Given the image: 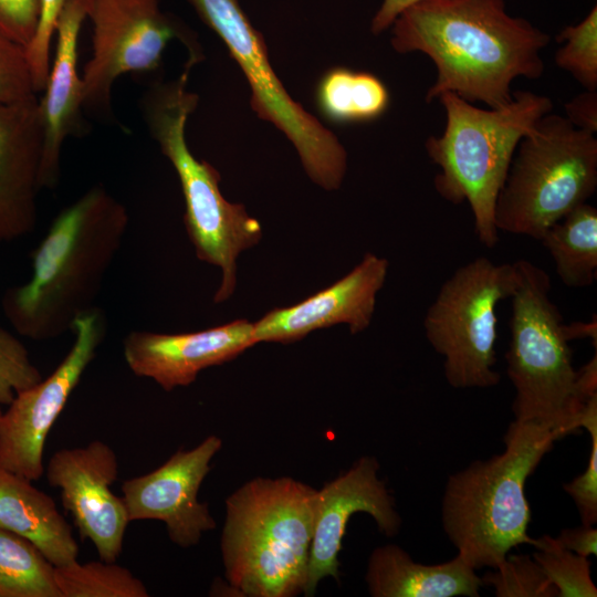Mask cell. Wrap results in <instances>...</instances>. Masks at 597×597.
Segmentation results:
<instances>
[{"mask_svg":"<svg viewBox=\"0 0 597 597\" xmlns=\"http://www.w3.org/2000/svg\"><path fill=\"white\" fill-rule=\"evenodd\" d=\"M390 28L396 52L423 53L436 66L427 103L453 93L489 108L511 101L515 78L542 76L541 53L551 41L530 21L509 14L505 0H425Z\"/></svg>","mask_w":597,"mask_h":597,"instance_id":"obj_1","label":"cell"},{"mask_svg":"<svg viewBox=\"0 0 597 597\" xmlns=\"http://www.w3.org/2000/svg\"><path fill=\"white\" fill-rule=\"evenodd\" d=\"M129 222L126 207L95 186L64 208L32 253L28 282L2 296L13 328L33 341L72 332L93 307Z\"/></svg>","mask_w":597,"mask_h":597,"instance_id":"obj_2","label":"cell"},{"mask_svg":"<svg viewBox=\"0 0 597 597\" xmlns=\"http://www.w3.org/2000/svg\"><path fill=\"white\" fill-rule=\"evenodd\" d=\"M317 490L291 476L254 478L226 500L224 577L240 596L304 593Z\"/></svg>","mask_w":597,"mask_h":597,"instance_id":"obj_3","label":"cell"},{"mask_svg":"<svg viewBox=\"0 0 597 597\" xmlns=\"http://www.w3.org/2000/svg\"><path fill=\"white\" fill-rule=\"evenodd\" d=\"M507 376L515 389V420L551 429L558 439L574 433L587 400L597 394L596 356L575 370L549 275L527 260L514 262Z\"/></svg>","mask_w":597,"mask_h":597,"instance_id":"obj_4","label":"cell"},{"mask_svg":"<svg viewBox=\"0 0 597 597\" xmlns=\"http://www.w3.org/2000/svg\"><path fill=\"white\" fill-rule=\"evenodd\" d=\"M557 436L535 422L514 419L504 436L503 452L476 460L448 478L441 522L449 541L475 570L496 568L527 535L531 509L525 483Z\"/></svg>","mask_w":597,"mask_h":597,"instance_id":"obj_5","label":"cell"},{"mask_svg":"<svg viewBox=\"0 0 597 597\" xmlns=\"http://www.w3.org/2000/svg\"><path fill=\"white\" fill-rule=\"evenodd\" d=\"M438 100L446 112V127L425 143L429 158L439 167L434 189L448 202H468L475 235L491 249L499 242L496 199L517 145L552 112V100L531 91H514L507 104L488 109L453 93H443Z\"/></svg>","mask_w":597,"mask_h":597,"instance_id":"obj_6","label":"cell"},{"mask_svg":"<svg viewBox=\"0 0 597 597\" xmlns=\"http://www.w3.org/2000/svg\"><path fill=\"white\" fill-rule=\"evenodd\" d=\"M189 57L174 81L155 84L142 100L147 128L178 176L184 200V223L199 260L220 268L221 283L214 303L227 301L237 284L239 254L259 243L261 223L241 203L228 201L220 190V174L198 159L186 139V124L198 105V95L188 90Z\"/></svg>","mask_w":597,"mask_h":597,"instance_id":"obj_7","label":"cell"},{"mask_svg":"<svg viewBox=\"0 0 597 597\" xmlns=\"http://www.w3.org/2000/svg\"><path fill=\"white\" fill-rule=\"evenodd\" d=\"M597 188V138L565 116H542L517 145L495 203L496 229L541 240Z\"/></svg>","mask_w":597,"mask_h":597,"instance_id":"obj_8","label":"cell"},{"mask_svg":"<svg viewBox=\"0 0 597 597\" xmlns=\"http://www.w3.org/2000/svg\"><path fill=\"white\" fill-rule=\"evenodd\" d=\"M515 264L480 256L448 277L423 317L425 336L443 357L444 377L457 389L490 388L500 383L494 369L498 304L509 298Z\"/></svg>","mask_w":597,"mask_h":597,"instance_id":"obj_9","label":"cell"},{"mask_svg":"<svg viewBox=\"0 0 597 597\" xmlns=\"http://www.w3.org/2000/svg\"><path fill=\"white\" fill-rule=\"evenodd\" d=\"M224 43L251 88L258 117L273 124L295 147L312 181L336 190L347 168V154L337 137L294 101L269 61L265 41L239 0H187Z\"/></svg>","mask_w":597,"mask_h":597,"instance_id":"obj_10","label":"cell"},{"mask_svg":"<svg viewBox=\"0 0 597 597\" xmlns=\"http://www.w3.org/2000/svg\"><path fill=\"white\" fill-rule=\"evenodd\" d=\"M92 56L85 65L83 109L113 119L112 90L126 73L156 70L167 44L181 31L159 7V0H92Z\"/></svg>","mask_w":597,"mask_h":597,"instance_id":"obj_11","label":"cell"},{"mask_svg":"<svg viewBox=\"0 0 597 597\" xmlns=\"http://www.w3.org/2000/svg\"><path fill=\"white\" fill-rule=\"evenodd\" d=\"M106 332L103 311L93 307L72 327L73 344L46 378L18 392L0 417V467L27 480L44 473L46 437L94 359Z\"/></svg>","mask_w":597,"mask_h":597,"instance_id":"obj_12","label":"cell"},{"mask_svg":"<svg viewBox=\"0 0 597 597\" xmlns=\"http://www.w3.org/2000/svg\"><path fill=\"white\" fill-rule=\"evenodd\" d=\"M48 483L60 489L63 507L72 515L81 540L95 546L101 559L116 562L130 523L123 498L112 491L118 460L104 441L55 451L48 462Z\"/></svg>","mask_w":597,"mask_h":597,"instance_id":"obj_13","label":"cell"},{"mask_svg":"<svg viewBox=\"0 0 597 597\" xmlns=\"http://www.w3.org/2000/svg\"><path fill=\"white\" fill-rule=\"evenodd\" d=\"M221 447V438L208 436L192 449L178 450L155 470L125 480L122 498L129 522L160 521L172 543L181 548L197 545L205 533L216 528L198 492Z\"/></svg>","mask_w":597,"mask_h":597,"instance_id":"obj_14","label":"cell"},{"mask_svg":"<svg viewBox=\"0 0 597 597\" xmlns=\"http://www.w3.org/2000/svg\"><path fill=\"white\" fill-rule=\"evenodd\" d=\"M378 470L379 463L374 457H362L347 471L317 490L304 596H313L323 578L338 580V554L353 514H369L378 531L386 536L399 532L400 515L392 495L378 478Z\"/></svg>","mask_w":597,"mask_h":597,"instance_id":"obj_15","label":"cell"},{"mask_svg":"<svg viewBox=\"0 0 597 597\" xmlns=\"http://www.w3.org/2000/svg\"><path fill=\"white\" fill-rule=\"evenodd\" d=\"M389 262L374 253L326 289L298 302L276 307L253 323L254 343L290 344L316 329L346 324L355 335L371 323L378 292L385 284Z\"/></svg>","mask_w":597,"mask_h":597,"instance_id":"obj_16","label":"cell"},{"mask_svg":"<svg viewBox=\"0 0 597 597\" xmlns=\"http://www.w3.org/2000/svg\"><path fill=\"white\" fill-rule=\"evenodd\" d=\"M254 345L253 323L235 320L190 333L132 331L123 341V355L134 375L171 391L189 386L203 369L228 363Z\"/></svg>","mask_w":597,"mask_h":597,"instance_id":"obj_17","label":"cell"},{"mask_svg":"<svg viewBox=\"0 0 597 597\" xmlns=\"http://www.w3.org/2000/svg\"><path fill=\"white\" fill-rule=\"evenodd\" d=\"M43 146L39 98L0 104V242L22 238L35 227Z\"/></svg>","mask_w":597,"mask_h":597,"instance_id":"obj_18","label":"cell"},{"mask_svg":"<svg viewBox=\"0 0 597 597\" xmlns=\"http://www.w3.org/2000/svg\"><path fill=\"white\" fill-rule=\"evenodd\" d=\"M92 0H67L56 23V44L43 95L39 98L44 146L42 188L60 178L64 142L83 128V80L78 73V39Z\"/></svg>","mask_w":597,"mask_h":597,"instance_id":"obj_19","label":"cell"},{"mask_svg":"<svg viewBox=\"0 0 597 597\" xmlns=\"http://www.w3.org/2000/svg\"><path fill=\"white\" fill-rule=\"evenodd\" d=\"M365 579L374 597H478L483 586L460 554L446 563L427 565L415 562L396 544L371 552Z\"/></svg>","mask_w":597,"mask_h":597,"instance_id":"obj_20","label":"cell"},{"mask_svg":"<svg viewBox=\"0 0 597 597\" xmlns=\"http://www.w3.org/2000/svg\"><path fill=\"white\" fill-rule=\"evenodd\" d=\"M0 528L33 543L55 567L77 559L72 527L54 500L32 481L1 467Z\"/></svg>","mask_w":597,"mask_h":597,"instance_id":"obj_21","label":"cell"},{"mask_svg":"<svg viewBox=\"0 0 597 597\" xmlns=\"http://www.w3.org/2000/svg\"><path fill=\"white\" fill-rule=\"evenodd\" d=\"M555 272L569 287L591 285L597 274V209L585 202L549 227L541 240Z\"/></svg>","mask_w":597,"mask_h":597,"instance_id":"obj_22","label":"cell"},{"mask_svg":"<svg viewBox=\"0 0 597 597\" xmlns=\"http://www.w3.org/2000/svg\"><path fill=\"white\" fill-rule=\"evenodd\" d=\"M316 100L321 112L331 121L354 123L384 114L389 105V93L370 73L336 67L320 81Z\"/></svg>","mask_w":597,"mask_h":597,"instance_id":"obj_23","label":"cell"},{"mask_svg":"<svg viewBox=\"0 0 597 597\" xmlns=\"http://www.w3.org/2000/svg\"><path fill=\"white\" fill-rule=\"evenodd\" d=\"M54 568L33 543L0 528V597H61Z\"/></svg>","mask_w":597,"mask_h":597,"instance_id":"obj_24","label":"cell"},{"mask_svg":"<svg viewBox=\"0 0 597 597\" xmlns=\"http://www.w3.org/2000/svg\"><path fill=\"white\" fill-rule=\"evenodd\" d=\"M61 597H148L145 584L126 567L107 561L78 563L54 568Z\"/></svg>","mask_w":597,"mask_h":597,"instance_id":"obj_25","label":"cell"},{"mask_svg":"<svg viewBox=\"0 0 597 597\" xmlns=\"http://www.w3.org/2000/svg\"><path fill=\"white\" fill-rule=\"evenodd\" d=\"M533 554L545 576L555 587L558 597H596L597 588L591 579L588 557L577 555L544 535L535 538Z\"/></svg>","mask_w":597,"mask_h":597,"instance_id":"obj_26","label":"cell"},{"mask_svg":"<svg viewBox=\"0 0 597 597\" xmlns=\"http://www.w3.org/2000/svg\"><path fill=\"white\" fill-rule=\"evenodd\" d=\"M556 41L563 44L555 53L556 65L585 90H597V7L579 23L563 29Z\"/></svg>","mask_w":597,"mask_h":597,"instance_id":"obj_27","label":"cell"},{"mask_svg":"<svg viewBox=\"0 0 597 597\" xmlns=\"http://www.w3.org/2000/svg\"><path fill=\"white\" fill-rule=\"evenodd\" d=\"M483 585L494 588L498 597H553L555 587L540 565L528 555H511L482 577Z\"/></svg>","mask_w":597,"mask_h":597,"instance_id":"obj_28","label":"cell"},{"mask_svg":"<svg viewBox=\"0 0 597 597\" xmlns=\"http://www.w3.org/2000/svg\"><path fill=\"white\" fill-rule=\"evenodd\" d=\"M579 427L590 436V450L586 470L569 483L565 492L573 499L584 525L597 522V394L586 402L579 417Z\"/></svg>","mask_w":597,"mask_h":597,"instance_id":"obj_29","label":"cell"},{"mask_svg":"<svg viewBox=\"0 0 597 597\" xmlns=\"http://www.w3.org/2000/svg\"><path fill=\"white\" fill-rule=\"evenodd\" d=\"M42 378L25 346L0 325V405L8 406L18 392Z\"/></svg>","mask_w":597,"mask_h":597,"instance_id":"obj_30","label":"cell"},{"mask_svg":"<svg viewBox=\"0 0 597 597\" xmlns=\"http://www.w3.org/2000/svg\"><path fill=\"white\" fill-rule=\"evenodd\" d=\"M38 98L25 49L0 32V104Z\"/></svg>","mask_w":597,"mask_h":597,"instance_id":"obj_31","label":"cell"},{"mask_svg":"<svg viewBox=\"0 0 597 597\" xmlns=\"http://www.w3.org/2000/svg\"><path fill=\"white\" fill-rule=\"evenodd\" d=\"M67 0H40V13L35 32L25 48V54L34 88L42 93L51 65L52 41L59 17Z\"/></svg>","mask_w":597,"mask_h":597,"instance_id":"obj_32","label":"cell"},{"mask_svg":"<svg viewBox=\"0 0 597 597\" xmlns=\"http://www.w3.org/2000/svg\"><path fill=\"white\" fill-rule=\"evenodd\" d=\"M39 13L40 0H0V32L25 49L35 32Z\"/></svg>","mask_w":597,"mask_h":597,"instance_id":"obj_33","label":"cell"},{"mask_svg":"<svg viewBox=\"0 0 597 597\" xmlns=\"http://www.w3.org/2000/svg\"><path fill=\"white\" fill-rule=\"evenodd\" d=\"M565 117L585 132H597V90H585L565 103Z\"/></svg>","mask_w":597,"mask_h":597,"instance_id":"obj_34","label":"cell"},{"mask_svg":"<svg viewBox=\"0 0 597 597\" xmlns=\"http://www.w3.org/2000/svg\"><path fill=\"white\" fill-rule=\"evenodd\" d=\"M556 540L561 546L577 555L589 557L597 554V528L593 525L565 528Z\"/></svg>","mask_w":597,"mask_h":597,"instance_id":"obj_35","label":"cell"},{"mask_svg":"<svg viewBox=\"0 0 597 597\" xmlns=\"http://www.w3.org/2000/svg\"><path fill=\"white\" fill-rule=\"evenodd\" d=\"M425 0H383L370 22V31L380 34L389 29L398 15L411 6Z\"/></svg>","mask_w":597,"mask_h":597,"instance_id":"obj_36","label":"cell"},{"mask_svg":"<svg viewBox=\"0 0 597 597\" xmlns=\"http://www.w3.org/2000/svg\"><path fill=\"white\" fill-rule=\"evenodd\" d=\"M596 320L589 323H576L566 325V334L569 341L578 337H590L596 343Z\"/></svg>","mask_w":597,"mask_h":597,"instance_id":"obj_37","label":"cell"},{"mask_svg":"<svg viewBox=\"0 0 597 597\" xmlns=\"http://www.w3.org/2000/svg\"><path fill=\"white\" fill-rule=\"evenodd\" d=\"M0 406H1V405H0ZM1 415H2V410H1V407H0V417H1Z\"/></svg>","mask_w":597,"mask_h":597,"instance_id":"obj_38","label":"cell"}]
</instances>
